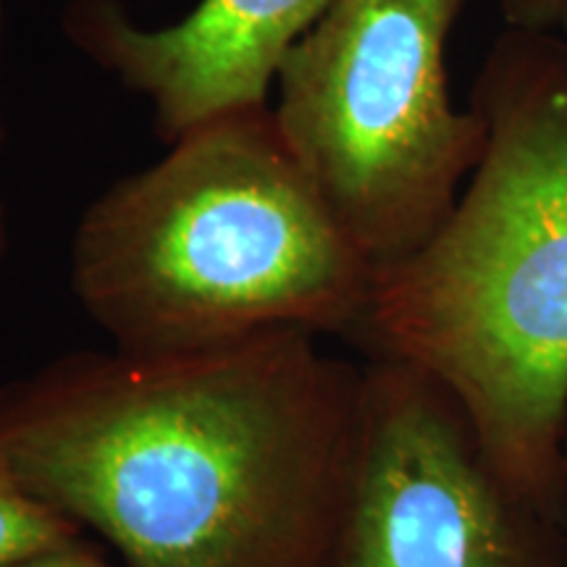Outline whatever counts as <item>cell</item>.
Listing matches in <instances>:
<instances>
[{
    "label": "cell",
    "instance_id": "6",
    "mask_svg": "<svg viewBox=\"0 0 567 567\" xmlns=\"http://www.w3.org/2000/svg\"><path fill=\"white\" fill-rule=\"evenodd\" d=\"M331 0H197L161 27L118 0H71L63 32L105 74L151 103L158 137L271 105L276 69Z\"/></svg>",
    "mask_w": 567,
    "mask_h": 567
},
{
    "label": "cell",
    "instance_id": "12",
    "mask_svg": "<svg viewBox=\"0 0 567 567\" xmlns=\"http://www.w3.org/2000/svg\"><path fill=\"white\" fill-rule=\"evenodd\" d=\"M559 30H563V32L567 34V17H565V21H563V27H559Z\"/></svg>",
    "mask_w": 567,
    "mask_h": 567
},
{
    "label": "cell",
    "instance_id": "4",
    "mask_svg": "<svg viewBox=\"0 0 567 567\" xmlns=\"http://www.w3.org/2000/svg\"><path fill=\"white\" fill-rule=\"evenodd\" d=\"M465 3L331 0L276 69V132L373 268L434 237L484 155L446 76Z\"/></svg>",
    "mask_w": 567,
    "mask_h": 567
},
{
    "label": "cell",
    "instance_id": "2",
    "mask_svg": "<svg viewBox=\"0 0 567 567\" xmlns=\"http://www.w3.org/2000/svg\"><path fill=\"white\" fill-rule=\"evenodd\" d=\"M471 105L476 172L429 243L375 268L352 339L434 379L496 465L567 517V34L507 27Z\"/></svg>",
    "mask_w": 567,
    "mask_h": 567
},
{
    "label": "cell",
    "instance_id": "11",
    "mask_svg": "<svg viewBox=\"0 0 567 567\" xmlns=\"http://www.w3.org/2000/svg\"><path fill=\"white\" fill-rule=\"evenodd\" d=\"M563 488L567 496V434H565V444H563Z\"/></svg>",
    "mask_w": 567,
    "mask_h": 567
},
{
    "label": "cell",
    "instance_id": "10",
    "mask_svg": "<svg viewBox=\"0 0 567 567\" xmlns=\"http://www.w3.org/2000/svg\"><path fill=\"white\" fill-rule=\"evenodd\" d=\"M0 24H3V0H0ZM0 142H3V122H0ZM9 250V224H6V205L0 197V258Z\"/></svg>",
    "mask_w": 567,
    "mask_h": 567
},
{
    "label": "cell",
    "instance_id": "3",
    "mask_svg": "<svg viewBox=\"0 0 567 567\" xmlns=\"http://www.w3.org/2000/svg\"><path fill=\"white\" fill-rule=\"evenodd\" d=\"M271 111L213 118L97 197L71 289L113 350L195 352L268 331L354 337L373 284Z\"/></svg>",
    "mask_w": 567,
    "mask_h": 567
},
{
    "label": "cell",
    "instance_id": "1",
    "mask_svg": "<svg viewBox=\"0 0 567 567\" xmlns=\"http://www.w3.org/2000/svg\"><path fill=\"white\" fill-rule=\"evenodd\" d=\"M360 381L297 329L66 354L0 386V463L122 567H329Z\"/></svg>",
    "mask_w": 567,
    "mask_h": 567
},
{
    "label": "cell",
    "instance_id": "8",
    "mask_svg": "<svg viewBox=\"0 0 567 567\" xmlns=\"http://www.w3.org/2000/svg\"><path fill=\"white\" fill-rule=\"evenodd\" d=\"M502 19L517 30H559L567 17V0H499Z\"/></svg>",
    "mask_w": 567,
    "mask_h": 567
},
{
    "label": "cell",
    "instance_id": "9",
    "mask_svg": "<svg viewBox=\"0 0 567 567\" xmlns=\"http://www.w3.org/2000/svg\"><path fill=\"white\" fill-rule=\"evenodd\" d=\"M9 567H113L101 551L92 549L87 538H76V542L63 544V547L48 549L42 555L27 557L21 563H13Z\"/></svg>",
    "mask_w": 567,
    "mask_h": 567
},
{
    "label": "cell",
    "instance_id": "5",
    "mask_svg": "<svg viewBox=\"0 0 567 567\" xmlns=\"http://www.w3.org/2000/svg\"><path fill=\"white\" fill-rule=\"evenodd\" d=\"M329 567H567V517L417 368L371 358Z\"/></svg>",
    "mask_w": 567,
    "mask_h": 567
},
{
    "label": "cell",
    "instance_id": "7",
    "mask_svg": "<svg viewBox=\"0 0 567 567\" xmlns=\"http://www.w3.org/2000/svg\"><path fill=\"white\" fill-rule=\"evenodd\" d=\"M71 523L40 505L0 463V567L82 538Z\"/></svg>",
    "mask_w": 567,
    "mask_h": 567
}]
</instances>
